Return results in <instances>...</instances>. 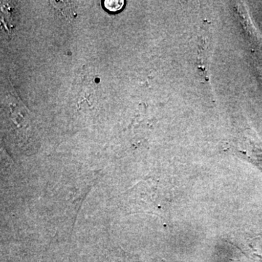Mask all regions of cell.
<instances>
[{"mask_svg":"<svg viewBox=\"0 0 262 262\" xmlns=\"http://www.w3.org/2000/svg\"><path fill=\"white\" fill-rule=\"evenodd\" d=\"M104 7L108 11L117 12L121 10L124 5V1L119 0H106L104 1Z\"/></svg>","mask_w":262,"mask_h":262,"instance_id":"cell-1","label":"cell"}]
</instances>
